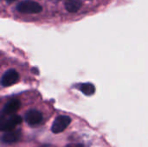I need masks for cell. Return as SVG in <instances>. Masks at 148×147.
I'll return each instance as SVG.
<instances>
[{
	"label": "cell",
	"mask_w": 148,
	"mask_h": 147,
	"mask_svg": "<svg viewBox=\"0 0 148 147\" xmlns=\"http://www.w3.org/2000/svg\"><path fill=\"white\" fill-rule=\"evenodd\" d=\"M16 9L19 12L25 14H36L41 12L42 10V6L38 3L30 0L21 1L16 4Z\"/></svg>",
	"instance_id": "1"
},
{
	"label": "cell",
	"mask_w": 148,
	"mask_h": 147,
	"mask_svg": "<svg viewBox=\"0 0 148 147\" xmlns=\"http://www.w3.org/2000/svg\"><path fill=\"white\" fill-rule=\"evenodd\" d=\"M23 119L19 115H11L6 118H1L0 122V130L2 132H10L15 130V128L22 122Z\"/></svg>",
	"instance_id": "2"
},
{
	"label": "cell",
	"mask_w": 148,
	"mask_h": 147,
	"mask_svg": "<svg viewBox=\"0 0 148 147\" xmlns=\"http://www.w3.org/2000/svg\"><path fill=\"white\" fill-rule=\"evenodd\" d=\"M71 123V119L69 116L66 115H60L56 118L54 120L52 126H51V131L53 133H62Z\"/></svg>",
	"instance_id": "3"
},
{
	"label": "cell",
	"mask_w": 148,
	"mask_h": 147,
	"mask_svg": "<svg viewBox=\"0 0 148 147\" xmlns=\"http://www.w3.org/2000/svg\"><path fill=\"white\" fill-rule=\"evenodd\" d=\"M19 80V75L15 69L7 70L1 78V85L3 87H10L16 84Z\"/></svg>",
	"instance_id": "4"
},
{
	"label": "cell",
	"mask_w": 148,
	"mask_h": 147,
	"mask_svg": "<svg viewBox=\"0 0 148 147\" xmlns=\"http://www.w3.org/2000/svg\"><path fill=\"white\" fill-rule=\"evenodd\" d=\"M24 119L28 125L31 126H36L42 121L43 116L40 111L36 109H31L26 113Z\"/></svg>",
	"instance_id": "5"
},
{
	"label": "cell",
	"mask_w": 148,
	"mask_h": 147,
	"mask_svg": "<svg viewBox=\"0 0 148 147\" xmlns=\"http://www.w3.org/2000/svg\"><path fill=\"white\" fill-rule=\"evenodd\" d=\"M20 106H21V102L18 100H11V101H8L4 105V107L2 110L1 117L15 115V113L20 108Z\"/></svg>",
	"instance_id": "6"
},
{
	"label": "cell",
	"mask_w": 148,
	"mask_h": 147,
	"mask_svg": "<svg viewBox=\"0 0 148 147\" xmlns=\"http://www.w3.org/2000/svg\"><path fill=\"white\" fill-rule=\"evenodd\" d=\"M20 138H21V131L13 130L3 133L2 136V141L5 144H12L18 141Z\"/></svg>",
	"instance_id": "7"
},
{
	"label": "cell",
	"mask_w": 148,
	"mask_h": 147,
	"mask_svg": "<svg viewBox=\"0 0 148 147\" xmlns=\"http://www.w3.org/2000/svg\"><path fill=\"white\" fill-rule=\"evenodd\" d=\"M82 2L80 0H66L65 1V8L69 12H76L82 7Z\"/></svg>",
	"instance_id": "8"
},
{
	"label": "cell",
	"mask_w": 148,
	"mask_h": 147,
	"mask_svg": "<svg viewBox=\"0 0 148 147\" xmlns=\"http://www.w3.org/2000/svg\"><path fill=\"white\" fill-rule=\"evenodd\" d=\"M79 88H80L81 92L87 96H91L95 93V87L93 83H90V82H86V83L81 84Z\"/></svg>",
	"instance_id": "9"
},
{
	"label": "cell",
	"mask_w": 148,
	"mask_h": 147,
	"mask_svg": "<svg viewBox=\"0 0 148 147\" xmlns=\"http://www.w3.org/2000/svg\"><path fill=\"white\" fill-rule=\"evenodd\" d=\"M66 147H85L82 145H70V146H67Z\"/></svg>",
	"instance_id": "10"
},
{
	"label": "cell",
	"mask_w": 148,
	"mask_h": 147,
	"mask_svg": "<svg viewBox=\"0 0 148 147\" xmlns=\"http://www.w3.org/2000/svg\"><path fill=\"white\" fill-rule=\"evenodd\" d=\"M5 2H7V3H12V2H14V1H16V0H4Z\"/></svg>",
	"instance_id": "11"
}]
</instances>
